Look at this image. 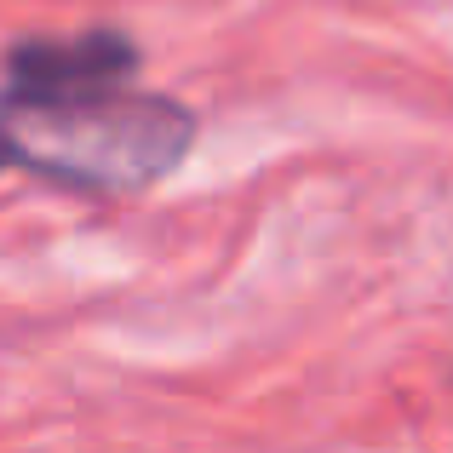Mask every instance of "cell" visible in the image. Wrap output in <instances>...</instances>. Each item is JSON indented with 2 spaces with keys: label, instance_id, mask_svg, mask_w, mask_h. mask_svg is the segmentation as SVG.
<instances>
[{
  "label": "cell",
  "instance_id": "1",
  "mask_svg": "<svg viewBox=\"0 0 453 453\" xmlns=\"http://www.w3.org/2000/svg\"><path fill=\"white\" fill-rule=\"evenodd\" d=\"M6 161L92 196L150 189L189 155L196 115L155 92H87V98H0Z\"/></svg>",
  "mask_w": 453,
  "mask_h": 453
},
{
  "label": "cell",
  "instance_id": "2",
  "mask_svg": "<svg viewBox=\"0 0 453 453\" xmlns=\"http://www.w3.org/2000/svg\"><path fill=\"white\" fill-rule=\"evenodd\" d=\"M138 69V52L127 35L92 29V35H29L6 52V98H87V92H115Z\"/></svg>",
  "mask_w": 453,
  "mask_h": 453
},
{
  "label": "cell",
  "instance_id": "3",
  "mask_svg": "<svg viewBox=\"0 0 453 453\" xmlns=\"http://www.w3.org/2000/svg\"><path fill=\"white\" fill-rule=\"evenodd\" d=\"M0 166H6V127H0Z\"/></svg>",
  "mask_w": 453,
  "mask_h": 453
}]
</instances>
